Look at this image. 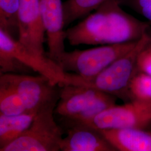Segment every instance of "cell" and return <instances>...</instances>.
Returning a JSON list of instances; mask_svg holds the SVG:
<instances>
[{
  "instance_id": "obj_8",
  "label": "cell",
  "mask_w": 151,
  "mask_h": 151,
  "mask_svg": "<svg viewBox=\"0 0 151 151\" xmlns=\"http://www.w3.org/2000/svg\"><path fill=\"white\" fill-rule=\"evenodd\" d=\"M0 53L16 58L34 72L48 78L54 85L65 82V73L59 65L46 55L29 51L17 40L0 29Z\"/></svg>"
},
{
  "instance_id": "obj_5",
  "label": "cell",
  "mask_w": 151,
  "mask_h": 151,
  "mask_svg": "<svg viewBox=\"0 0 151 151\" xmlns=\"http://www.w3.org/2000/svg\"><path fill=\"white\" fill-rule=\"evenodd\" d=\"M57 104H50L38 112L29 128L0 151H60L63 132L54 120Z\"/></svg>"
},
{
  "instance_id": "obj_20",
  "label": "cell",
  "mask_w": 151,
  "mask_h": 151,
  "mask_svg": "<svg viewBox=\"0 0 151 151\" xmlns=\"http://www.w3.org/2000/svg\"><path fill=\"white\" fill-rule=\"evenodd\" d=\"M149 130H150V131H151V125L150 127V128H149Z\"/></svg>"
},
{
  "instance_id": "obj_10",
  "label": "cell",
  "mask_w": 151,
  "mask_h": 151,
  "mask_svg": "<svg viewBox=\"0 0 151 151\" xmlns=\"http://www.w3.org/2000/svg\"><path fill=\"white\" fill-rule=\"evenodd\" d=\"M42 19L47 35V55L57 63L65 52V32L63 3L62 0H40Z\"/></svg>"
},
{
  "instance_id": "obj_4",
  "label": "cell",
  "mask_w": 151,
  "mask_h": 151,
  "mask_svg": "<svg viewBox=\"0 0 151 151\" xmlns=\"http://www.w3.org/2000/svg\"><path fill=\"white\" fill-rule=\"evenodd\" d=\"M138 41L104 45L82 50L65 51L60 55L57 63L65 72H71L81 78L91 79L129 51Z\"/></svg>"
},
{
  "instance_id": "obj_2",
  "label": "cell",
  "mask_w": 151,
  "mask_h": 151,
  "mask_svg": "<svg viewBox=\"0 0 151 151\" xmlns=\"http://www.w3.org/2000/svg\"><path fill=\"white\" fill-rule=\"evenodd\" d=\"M151 43V34L149 32L140 38L133 48L95 77L91 79H83L72 73L65 72V83L90 87L113 95L124 101H130L129 86L130 81L138 72L139 55Z\"/></svg>"
},
{
  "instance_id": "obj_15",
  "label": "cell",
  "mask_w": 151,
  "mask_h": 151,
  "mask_svg": "<svg viewBox=\"0 0 151 151\" xmlns=\"http://www.w3.org/2000/svg\"><path fill=\"white\" fill-rule=\"evenodd\" d=\"M27 112L25 105L16 91L0 82V113L12 116Z\"/></svg>"
},
{
  "instance_id": "obj_11",
  "label": "cell",
  "mask_w": 151,
  "mask_h": 151,
  "mask_svg": "<svg viewBox=\"0 0 151 151\" xmlns=\"http://www.w3.org/2000/svg\"><path fill=\"white\" fill-rule=\"evenodd\" d=\"M67 136L60 145L62 151H116L100 131L81 123L63 122Z\"/></svg>"
},
{
  "instance_id": "obj_14",
  "label": "cell",
  "mask_w": 151,
  "mask_h": 151,
  "mask_svg": "<svg viewBox=\"0 0 151 151\" xmlns=\"http://www.w3.org/2000/svg\"><path fill=\"white\" fill-rule=\"evenodd\" d=\"M109 0H67L63 3L65 27L86 17Z\"/></svg>"
},
{
  "instance_id": "obj_16",
  "label": "cell",
  "mask_w": 151,
  "mask_h": 151,
  "mask_svg": "<svg viewBox=\"0 0 151 151\" xmlns=\"http://www.w3.org/2000/svg\"><path fill=\"white\" fill-rule=\"evenodd\" d=\"M20 4V0H0V29L14 38L16 34L17 37L19 36L18 12Z\"/></svg>"
},
{
  "instance_id": "obj_13",
  "label": "cell",
  "mask_w": 151,
  "mask_h": 151,
  "mask_svg": "<svg viewBox=\"0 0 151 151\" xmlns=\"http://www.w3.org/2000/svg\"><path fill=\"white\" fill-rule=\"evenodd\" d=\"M36 114L8 116L0 113V149L16 140L29 128Z\"/></svg>"
},
{
  "instance_id": "obj_1",
  "label": "cell",
  "mask_w": 151,
  "mask_h": 151,
  "mask_svg": "<svg viewBox=\"0 0 151 151\" xmlns=\"http://www.w3.org/2000/svg\"><path fill=\"white\" fill-rule=\"evenodd\" d=\"M120 0H109L82 22L67 29L65 38L72 46L111 45L139 40L151 24L124 11Z\"/></svg>"
},
{
  "instance_id": "obj_9",
  "label": "cell",
  "mask_w": 151,
  "mask_h": 151,
  "mask_svg": "<svg viewBox=\"0 0 151 151\" xmlns=\"http://www.w3.org/2000/svg\"><path fill=\"white\" fill-rule=\"evenodd\" d=\"M18 41L29 51L46 55L44 48L45 30L40 0H20L18 12Z\"/></svg>"
},
{
  "instance_id": "obj_19",
  "label": "cell",
  "mask_w": 151,
  "mask_h": 151,
  "mask_svg": "<svg viewBox=\"0 0 151 151\" xmlns=\"http://www.w3.org/2000/svg\"><path fill=\"white\" fill-rule=\"evenodd\" d=\"M137 70L151 76V43L139 54L137 63Z\"/></svg>"
},
{
  "instance_id": "obj_7",
  "label": "cell",
  "mask_w": 151,
  "mask_h": 151,
  "mask_svg": "<svg viewBox=\"0 0 151 151\" xmlns=\"http://www.w3.org/2000/svg\"><path fill=\"white\" fill-rule=\"evenodd\" d=\"M77 123L86 124L99 130L148 129L151 125V103L132 100L123 105L116 104L91 119Z\"/></svg>"
},
{
  "instance_id": "obj_12",
  "label": "cell",
  "mask_w": 151,
  "mask_h": 151,
  "mask_svg": "<svg viewBox=\"0 0 151 151\" xmlns=\"http://www.w3.org/2000/svg\"><path fill=\"white\" fill-rule=\"evenodd\" d=\"M99 130L116 151H151L150 130L122 128Z\"/></svg>"
},
{
  "instance_id": "obj_17",
  "label": "cell",
  "mask_w": 151,
  "mask_h": 151,
  "mask_svg": "<svg viewBox=\"0 0 151 151\" xmlns=\"http://www.w3.org/2000/svg\"><path fill=\"white\" fill-rule=\"evenodd\" d=\"M130 101L138 100L151 103V76L137 72L129 86Z\"/></svg>"
},
{
  "instance_id": "obj_3",
  "label": "cell",
  "mask_w": 151,
  "mask_h": 151,
  "mask_svg": "<svg viewBox=\"0 0 151 151\" xmlns=\"http://www.w3.org/2000/svg\"><path fill=\"white\" fill-rule=\"evenodd\" d=\"M59 87L60 99L54 113L63 121L85 122L116 105V96L92 87L70 83Z\"/></svg>"
},
{
  "instance_id": "obj_6",
  "label": "cell",
  "mask_w": 151,
  "mask_h": 151,
  "mask_svg": "<svg viewBox=\"0 0 151 151\" xmlns=\"http://www.w3.org/2000/svg\"><path fill=\"white\" fill-rule=\"evenodd\" d=\"M0 82L14 88L22 97L27 112L37 114L50 104L58 103L60 87L44 76L0 73Z\"/></svg>"
},
{
  "instance_id": "obj_18",
  "label": "cell",
  "mask_w": 151,
  "mask_h": 151,
  "mask_svg": "<svg viewBox=\"0 0 151 151\" xmlns=\"http://www.w3.org/2000/svg\"><path fill=\"white\" fill-rule=\"evenodd\" d=\"M122 5H126L143 16L151 24V0H120Z\"/></svg>"
}]
</instances>
